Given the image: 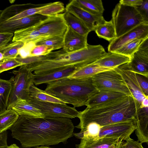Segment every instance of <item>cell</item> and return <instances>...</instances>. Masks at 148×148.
I'll use <instances>...</instances> for the list:
<instances>
[{"label":"cell","mask_w":148,"mask_h":148,"mask_svg":"<svg viewBox=\"0 0 148 148\" xmlns=\"http://www.w3.org/2000/svg\"><path fill=\"white\" fill-rule=\"evenodd\" d=\"M123 142L120 145L119 148H144L142 143L138 141H136L130 137Z\"/></svg>","instance_id":"f35d334b"},{"label":"cell","mask_w":148,"mask_h":148,"mask_svg":"<svg viewBox=\"0 0 148 148\" xmlns=\"http://www.w3.org/2000/svg\"><path fill=\"white\" fill-rule=\"evenodd\" d=\"M139 85L144 94L148 97V77L136 73Z\"/></svg>","instance_id":"d590c367"},{"label":"cell","mask_w":148,"mask_h":148,"mask_svg":"<svg viewBox=\"0 0 148 148\" xmlns=\"http://www.w3.org/2000/svg\"><path fill=\"white\" fill-rule=\"evenodd\" d=\"M63 37L54 36L40 41L36 44V45H45L52 47L53 50L62 48L64 44Z\"/></svg>","instance_id":"d6a6232c"},{"label":"cell","mask_w":148,"mask_h":148,"mask_svg":"<svg viewBox=\"0 0 148 148\" xmlns=\"http://www.w3.org/2000/svg\"><path fill=\"white\" fill-rule=\"evenodd\" d=\"M27 101L39 109L44 117L70 119L77 117L78 114L75 108L66 104L42 101L31 98Z\"/></svg>","instance_id":"ba28073f"},{"label":"cell","mask_w":148,"mask_h":148,"mask_svg":"<svg viewBox=\"0 0 148 148\" xmlns=\"http://www.w3.org/2000/svg\"><path fill=\"white\" fill-rule=\"evenodd\" d=\"M111 20L115 29L116 38L145 23L136 8L119 2L112 11Z\"/></svg>","instance_id":"5b68a950"},{"label":"cell","mask_w":148,"mask_h":148,"mask_svg":"<svg viewBox=\"0 0 148 148\" xmlns=\"http://www.w3.org/2000/svg\"><path fill=\"white\" fill-rule=\"evenodd\" d=\"M7 132L6 131L0 134V148L8 147Z\"/></svg>","instance_id":"60d3db41"},{"label":"cell","mask_w":148,"mask_h":148,"mask_svg":"<svg viewBox=\"0 0 148 148\" xmlns=\"http://www.w3.org/2000/svg\"></svg>","instance_id":"bcb514c9"},{"label":"cell","mask_w":148,"mask_h":148,"mask_svg":"<svg viewBox=\"0 0 148 148\" xmlns=\"http://www.w3.org/2000/svg\"><path fill=\"white\" fill-rule=\"evenodd\" d=\"M97 90L92 77H89L59 79L47 84L45 91L75 108L85 106L89 97Z\"/></svg>","instance_id":"277c9868"},{"label":"cell","mask_w":148,"mask_h":148,"mask_svg":"<svg viewBox=\"0 0 148 148\" xmlns=\"http://www.w3.org/2000/svg\"><path fill=\"white\" fill-rule=\"evenodd\" d=\"M143 0H121L119 3L124 5L136 7L141 4Z\"/></svg>","instance_id":"ab89813d"},{"label":"cell","mask_w":148,"mask_h":148,"mask_svg":"<svg viewBox=\"0 0 148 148\" xmlns=\"http://www.w3.org/2000/svg\"><path fill=\"white\" fill-rule=\"evenodd\" d=\"M111 69L102 67L92 63L80 68L67 77L69 78H82L92 77L99 73Z\"/></svg>","instance_id":"484cf974"},{"label":"cell","mask_w":148,"mask_h":148,"mask_svg":"<svg viewBox=\"0 0 148 148\" xmlns=\"http://www.w3.org/2000/svg\"><path fill=\"white\" fill-rule=\"evenodd\" d=\"M65 10L79 18L90 31H95L98 25L104 23L106 21L103 16L92 14L70 2L66 5Z\"/></svg>","instance_id":"4fadbf2b"},{"label":"cell","mask_w":148,"mask_h":148,"mask_svg":"<svg viewBox=\"0 0 148 148\" xmlns=\"http://www.w3.org/2000/svg\"><path fill=\"white\" fill-rule=\"evenodd\" d=\"M136 124V120H134L102 126L100 130L98 139L104 137L121 138L123 140H126L135 130Z\"/></svg>","instance_id":"30bf717a"},{"label":"cell","mask_w":148,"mask_h":148,"mask_svg":"<svg viewBox=\"0 0 148 148\" xmlns=\"http://www.w3.org/2000/svg\"><path fill=\"white\" fill-rule=\"evenodd\" d=\"M3 59V53L0 51V62L2 61Z\"/></svg>","instance_id":"ee69618b"},{"label":"cell","mask_w":148,"mask_h":148,"mask_svg":"<svg viewBox=\"0 0 148 148\" xmlns=\"http://www.w3.org/2000/svg\"><path fill=\"white\" fill-rule=\"evenodd\" d=\"M123 65L135 73L148 77V52L138 49L131 57L130 61Z\"/></svg>","instance_id":"2e32d148"},{"label":"cell","mask_w":148,"mask_h":148,"mask_svg":"<svg viewBox=\"0 0 148 148\" xmlns=\"http://www.w3.org/2000/svg\"><path fill=\"white\" fill-rule=\"evenodd\" d=\"M140 105L132 95H126L99 104L87 107L79 111L80 120L75 127L81 130L90 123L101 127L122 122L136 120Z\"/></svg>","instance_id":"7a4b0ae2"},{"label":"cell","mask_w":148,"mask_h":148,"mask_svg":"<svg viewBox=\"0 0 148 148\" xmlns=\"http://www.w3.org/2000/svg\"><path fill=\"white\" fill-rule=\"evenodd\" d=\"M24 45V43L19 41L9 43L1 51L3 54V59L16 58L18 55L20 50Z\"/></svg>","instance_id":"4dcf8cb0"},{"label":"cell","mask_w":148,"mask_h":148,"mask_svg":"<svg viewBox=\"0 0 148 148\" xmlns=\"http://www.w3.org/2000/svg\"><path fill=\"white\" fill-rule=\"evenodd\" d=\"M29 98L42 101L66 104L65 102L48 94L45 90L38 88L33 83L30 87Z\"/></svg>","instance_id":"83f0119b"},{"label":"cell","mask_w":148,"mask_h":148,"mask_svg":"<svg viewBox=\"0 0 148 148\" xmlns=\"http://www.w3.org/2000/svg\"><path fill=\"white\" fill-rule=\"evenodd\" d=\"M14 78L6 80L0 77V113L7 109Z\"/></svg>","instance_id":"4316f807"},{"label":"cell","mask_w":148,"mask_h":148,"mask_svg":"<svg viewBox=\"0 0 148 148\" xmlns=\"http://www.w3.org/2000/svg\"><path fill=\"white\" fill-rule=\"evenodd\" d=\"M34 148H51L50 147L44 145H41L40 147L38 146L35 147Z\"/></svg>","instance_id":"7bdbcfd3"},{"label":"cell","mask_w":148,"mask_h":148,"mask_svg":"<svg viewBox=\"0 0 148 148\" xmlns=\"http://www.w3.org/2000/svg\"><path fill=\"white\" fill-rule=\"evenodd\" d=\"M136 8L144 22L148 23V0H143L141 5Z\"/></svg>","instance_id":"8d00e7d4"},{"label":"cell","mask_w":148,"mask_h":148,"mask_svg":"<svg viewBox=\"0 0 148 148\" xmlns=\"http://www.w3.org/2000/svg\"><path fill=\"white\" fill-rule=\"evenodd\" d=\"M14 33L0 32V51L12 41Z\"/></svg>","instance_id":"74e56055"},{"label":"cell","mask_w":148,"mask_h":148,"mask_svg":"<svg viewBox=\"0 0 148 148\" xmlns=\"http://www.w3.org/2000/svg\"><path fill=\"white\" fill-rule=\"evenodd\" d=\"M88 35L84 36L74 32L69 27L63 37L64 44L62 49L65 52H75L87 47Z\"/></svg>","instance_id":"9a60e30c"},{"label":"cell","mask_w":148,"mask_h":148,"mask_svg":"<svg viewBox=\"0 0 148 148\" xmlns=\"http://www.w3.org/2000/svg\"><path fill=\"white\" fill-rule=\"evenodd\" d=\"M70 2L92 14L103 16L104 9L101 0H73Z\"/></svg>","instance_id":"d4e9b609"},{"label":"cell","mask_w":148,"mask_h":148,"mask_svg":"<svg viewBox=\"0 0 148 148\" xmlns=\"http://www.w3.org/2000/svg\"><path fill=\"white\" fill-rule=\"evenodd\" d=\"M19 116L44 117L41 111L26 100L18 99L11 108Z\"/></svg>","instance_id":"603a6c76"},{"label":"cell","mask_w":148,"mask_h":148,"mask_svg":"<svg viewBox=\"0 0 148 148\" xmlns=\"http://www.w3.org/2000/svg\"><path fill=\"white\" fill-rule=\"evenodd\" d=\"M95 31L99 37L110 42L116 38L115 29L111 20L109 21H106L104 23L98 25Z\"/></svg>","instance_id":"f1b7e54d"},{"label":"cell","mask_w":148,"mask_h":148,"mask_svg":"<svg viewBox=\"0 0 148 148\" xmlns=\"http://www.w3.org/2000/svg\"><path fill=\"white\" fill-rule=\"evenodd\" d=\"M92 79L94 86L98 90L132 95L121 75L115 69L99 73L92 76Z\"/></svg>","instance_id":"52a82bcc"},{"label":"cell","mask_w":148,"mask_h":148,"mask_svg":"<svg viewBox=\"0 0 148 148\" xmlns=\"http://www.w3.org/2000/svg\"><path fill=\"white\" fill-rule=\"evenodd\" d=\"M53 50V48L50 46L44 45H36L31 50L29 56H45Z\"/></svg>","instance_id":"836d02e7"},{"label":"cell","mask_w":148,"mask_h":148,"mask_svg":"<svg viewBox=\"0 0 148 148\" xmlns=\"http://www.w3.org/2000/svg\"><path fill=\"white\" fill-rule=\"evenodd\" d=\"M130 58L115 52L106 53L103 57L93 63L103 68L115 69L128 63Z\"/></svg>","instance_id":"44dd1931"},{"label":"cell","mask_w":148,"mask_h":148,"mask_svg":"<svg viewBox=\"0 0 148 148\" xmlns=\"http://www.w3.org/2000/svg\"><path fill=\"white\" fill-rule=\"evenodd\" d=\"M115 69L121 75L132 95L140 105L143 99L148 97L144 94L141 89L135 73L127 69L123 65Z\"/></svg>","instance_id":"5bb4252c"},{"label":"cell","mask_w":148,"mask_h":148,"mask_svg":"<svg viewBox=\"0 0 148 148\" xmlns=\"http://www.w3.org/2000/svg\"><path fill=\"white\" fill-rule=\"evenodd\" d=\"M15 148H20L19 147H16Z\"/></svg>","instance_id":"f6af8a7d"},{"label":"cell","mask_w":148,"mask_h":148,"mask_svg":"<svg viewBox=\"0 0 148 148\" xmlns=\"http://www.w3.org/2000/svg\"><path fill=\"white\" fill-rule=\"evenodd\" d=\"M126 95H127L116 92L97 90L89 97L85 106L89 107L121 98Z\"/></svg>","instance_id":"7402d4cb"},{"label":"cell","mask_w":148,"mask_h":148,"mask_svg":"<svg viewBox=\"0 0 148 148\" xmlns=\"http://www.w3.org/2000/svg\"><path fill=\"white\" fill-rule=\"evenodd\" d=\"M68 27L64 19L62 13L48 16L35 25V29L40 33L52 36L63 37Z\"/></svg>","instance_id":"9c48e42d"},{"label":"cell","mask_w":148,"mask_h":148,"mask_svg":"<svg viewBox=\"0 0 148 148\" xmlns=\"http://www.w3.org/2000/svg\"><path fill=\"white\" fill-rule=\"evenodd\" d=\"M148 107L139 108L136 116L135 134L139 142H148Z\"/></svg>","instance_id":"ffe728a7"},{"label":"cell","mask_w":148,"mask_h":148,"mask_svg":"<svg viewBox=\"0 0 148 148\" xmlns=\"http://www.w3.org/2000/svg\"><path fill=\"white\" fill-rule=\"evenodd\" d=\"M14 79L7 109H11L18 99L27 101L29 97V88L33 83L34 74L25 65L13 71Z\"/></svg>","instance_id":"8992f818"},{"label":"cell","mask_w":148,"mask_h":148,"mask_svg":"<svg viewBox=\"0 0 148 148\" xmlns=\"http://www.w3.org/2000/svg\"><path fill=\"white\" fill-rule=\"evenodd\" d=\"M47 17L36 14L15 20L0 21V32L14 33L19 30L37 25Z\"/></svg>","instance_id":"7c38bea8"},{"label":"cell","mask_w":148,"mask_h":148,"mask_svg":"<svg viewBox=\"0 0 148 148\" xmlns=\"http://www.w3.org/2000/svg\"><path fill=\"white\" fill-rule=\"evenodd\" d=\"M62 14L67 27L74 32L84 36L88 35L91 32L83 22L71 13L65 11Z\"/></svg>","instance_id":"cb8c5ba5"},{"label":"cell","mask_w":148,"mask_h":148,"mask_svg":"<svg viewBox=\"0 0 148 148\" xmlns=\"http://www.w3.org/2000/svg\"><path fill=\"white\" fill-rule=\"evenodd\" d=\"M19 115L12 109H6L0 113V134L10 129Z\"/></svg>","instance_id":"f546056e"},{"label":"cell","mask_w":148,"mask_h":148,"mask_svg":"<svg viewBox=\"0 0 148 148\" xmlns=\"http://www.w3.org/2000/svg\"><path fill=\"white\" fill-rule=\"evenodd\" d=\"M36 25L26 27L15 31L12 42L19 41L26 43L37 42L52 37L41 34L35 29Z\"/></svg>","instance_id":"d6986e66"},{"label":"cell","mask_w":148,"mask_h":148,"mask_svg":"<svg viewBox=\"0 0 148 148\" xmlns=\"http://www.w3.org/2000/svg\"><path fill=\"white\" fill-rule=\"evenodd\" d=\"M79 69L71 67L60 69L50 73L34 74L33 83L35 85L47 84L59 79L67 77Z\"/></svg>","instance_id":"ac0fdd59"},{"label":"cell","mask_w":148,"mask_h":148,"mask_svg":"<svg viewBox=\"0 0 148 148\" xmlns=\"http://www.w3.org/2000/svg\"><path fill=\"white\" fill-rule=\"evenodd\" d=\"M143 40L135 39L126 44L115 52L130 57L138 50Z\"/></svg>","instance_id":"1f68e13d"},{"label":"cell","mask_w":148,"mask_h":148,"mask_svg":"<svg viewBox=\"0 0 148 148\" xmlns=\"http://www.w3.org/2000/svg\"><path fill=\"white\" fill-rule=\"evenodd\" d=\"M101 45H88L78 51L66 53L62 49L40 56L36 62L26 65L34 74L50 73L66 68L76 67L79 69L95 62L106 53Z\"/></svg>","instance_id":"3957f363"},{"label":"cell","mask_w":148,"mask_h":148,"mask_svg":"<svg viewBox=\"0 0 148 148\" xmlns=\"http://www.w3.org/2000/svg\"><path fill=\"white\" fill-rule=\"evenodd\" d=\"M148 37V23H143L116 38L110 42L109 52H114L127 43L135 39L143 40Z\"/></svg>","instance_id":"8fae6325"},{"label":"cell","mask_w":148,"mask_h":148,"mask_svg":"<svg viewBox=\"0 0 148 148\" xmlns=\"http://www.w3.org/2000/svg\"><path fill=\"white\" fill-rule=\"evenodd\" d=\"M146 107H148V97H146L143 99L140 106V108Z\"/></svg>","instance_id":"b9f144b4"},{"label":"cell","mask_w":148,"mask_h":148,"mask_svg":"<svg viewBox=\"0 0 148 148\" xmlns=\"http://www.w3.org/2000/svg\"><path fill=\"white\" fill-rule=\"evenodd\" d=\"M74 128L69 119L22 115L10 130L23 148H30L66 143L73 135Z\"/></svg>","instance_id":"6da1fadb"},{"label":"cell","mask_w":148,"mask_h":148,"mask_svg":"<svg viewBox=\"0 0 148 148\" xmlns=\"http://www.w3.org/2000/svg\"><path fill=\"white\" fill-rule=\"evenodd\" d=\"M23 65L16 58L3 59L0 62V73Z\"/></svg>","instance_id":"e575fe53"},{"label":"cell","mask_w":148,"mask_h":148,"mask_svg":"<svg viewBox=\"0 0 148 148\" xmlns=\"http://www.w3.org/2000/svg\"><path fill=\"white\" fill-rule=\"evenodd\" d=\"M121 138L104 137L95 140L81 139L76 148H119L123 142Z\"/></svg>","instance_id":"e0dca14e"}]
</instances>
